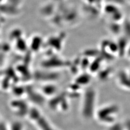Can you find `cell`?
I'll use <instances>...</instances> for the list:
<instances>
[{
	"mask_svg": "<svg viewBox=\"0 0 130 130\" xmlns=\"http://www.w3.org/2000/svg\"><path fill=\"white\" fill-rule=\"evenodd\" d=\"M125 55L129 59H130V44H128V46L126 49V51L125 52Z\"/></svg>",
	"mask_w": 130,
	"mask_h": 130,
	"instance_id": "1",
	"label": "cell"
},
{
	"mask_svg": "<svg viewBox=\"0 0 130 130\" xmlns=\"http://www.w3.org/2000/svg\"><path fill=\"white\" fill-rule=\"evenodd\" d=\"M126 2H128V3H129V4H130V0H126Z\"/></svg>",
	"mask_w": 130,
	"mask_h": 130,
	"instance_id": "2",
	"label": "cell"
}]
</instances>
